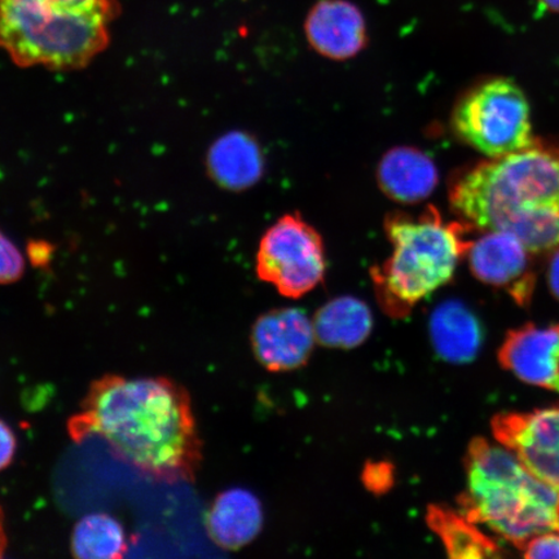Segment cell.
<instances>
[{
	"instance_id": "6da1fadb",
	"label": "cell",
	"mask_w": 559,
	"mask_h": 559,
	"mask_svg": "<svg viewBox=\"0 0 559 559\" xmlns=\"http://www.w3.org/2000/svg\"><path fill=\"white\" fill-rule=\"evenodd\" d=\"M68 432L75 443L104 439L118 460L158 484L193 480L202 461L191 396L167 377H100Z\"/></svg>"
},
{
	"instance_id": "7a4b0ae2",
	"label": "cell",
	"mask_w": 559,
	"mask_h": 559,
	"mask_svg": "<svg viewBox=\"0 0 559 559\" xmlns=\"http://www.w3.org/2000/svg\"><path fill=\"white\" fill-rule=\"evenodd\" d=\"M454 213L479 230H506L530 253L559 248V144L535 142L461 173L450 188Z\"/></svg>"
},
{
	"instance_id": "3957f363",
	"label": "cell",
	"mask_w": 559,
	"mask_h": 559,
	"mask_svg": "<svg viewBox=\"0 0 559 559\" xmlns=\"http://www.w3.org/2000/svg\"><path fill=\"white\" fill-rule=\"evenodd\" d=\"M466 488L460 512L522 549L533 537L559 530V491L512 451L475 438L465 457Z\"/></svg>"
},
{
	"instance_id": "277c9868",
	"label": "cell",
	"mask_w": 559,
	"mask_h": 559,
	"mask_svg": "<svg viewBox=\"0 0 559 559\" xmlns=\"http://www.w3.org/2000/svg\"><path fill=\"white\" fill-rule=\"evenodd\" d=\"M466 227L445 222L437 207L412 215L393 213L384 219L391 255L370 271L376 296L391 318H404L442 288L456 271L473 241Z\"/></svg>"
},
{
	"instance_id": "5b68a950",
	"label": "cell",
	"mask_w": 559,
	"mask_h": 559,
	"mask_svg": "<svg viewBox=\"0 0 559 559\" xmlns=\"http://www.w3.org/2000/svg\"><path fill=\"white\" fill-rule=\"evenodd\" d=\"M118 4L81 9L55 0H0V48L21 68H85L109 45Z\"/></svg>"
},
{
	"instance_id": "8992f818",
	"label": "cell",
	"mask_w": 559,
	"mask_h": 559,
	"mask_svg": "<svg viewBox=\"0 0 559 559\" xmlns=\"http://www.w3.org/2000/svg\"><path fill=\"white\" fill-rule=\"evenodd\" d=\"M451 123L461 142L488 158L512 155L536 139L527 97L506 76L486 80L467 91L454 107Z\"/></svg>"
},
{
	"instance_id": "52a82bcc",
	"label": "cell",
	"mask_w": 559,
	"mask_h": 559,
	"mask_svg": "<svg viewBox=\"0 0 559 559\" xmlns=\"http://www.w3.org/2000/svg\"><path fill=\"white\" fill-rule=\"evenodd\" d=\"M255 270L280 295L304 297L325 276L323 237L299 214L283 215L262 236Z\"/></svg>"
},
{
	"instance_id": "ba28073f",
	"label": "cell",
	"mask_w": 559,
	"mask_h": 559,
	"mask_svg": "<svg viewBox=\"0 0 559 559\" xmlns=\"http://www.w3.org/2000/svg\"><path fill=\"white\" fill-rule=\"evenodd\" d=\"M491 428L498 443L559 491V408L496 415Z\"/></svg>"
},
{
	"instance_id": "9c48e42d",
	"label": "cell",
	"mask_w": 559,
	"mask_h": 559,
	"mask_svg": "<svg viewBox=\"0 0 559 559\" xmlns=\"http://www.w3.org/2000/svg\"><path fill=\"white\" fill-rule=\"evenodd\" d=\"M473 275L479 282L506 290L515 304L527 307L535 290L530 250L506 230H487L467 250Z\"/></svg>"
},
{
	"instance_id": "30bf717a",
	"label": "cell",
	"mask_w": 559,
	"mask_h": 559,
	"mask_svg": "<svg viewBox=\"0 0 559 559\" xmlns=\"http://www.w3.org/2000/svg\"><path fill=\"white\" fill-rule=\"evenodd\" d=\"M314 341L313 323L299 309L264 313L251 332L257 359L271 372H288L306 365Z\"/></svg>"
},
{
	"instance_id": "8fae6325",
	"label": "cell",
	"mask_w": 559,
	"mask_h": 559,
	"mask_svg": "<svg viewBox=\"0 0 559 559\" xmlns=\"http://www.w3.org/2000/svg\"><path fill=\"white\" fill-rule=\"evenodd\" d=\"M304 27L312 50L333 61L355 58L369 41L366 17L348 0H319L307 13Z\"/></svg>"
},
{
	"instance_id": "7c38bea8",
	"label": "cell",
	"mask_w": 559,
	"mask_h": 559,
	"mask_svg": "<svg viewBox=\"0 0 559 559\" xmlns=\"http://www.w3.org/2000/svg\"><path fill=\"white\" fill-rule=\"evenodd\" d=\"M499 361L522 382L559 394V325L526 324L508 332Z\"/></svg>"
},
{
	"instance_id": "4fadbf2b",
	"label": "cell",
	"mask_w": 559,
	"mask_h": 559,
	"mask_svg": "<svg viewBox=\"0 0 559 559\" xmlns=\"http://www.w3.org/2000/svg\"><path fill=\"white\" fill-rule=\"evenodd\" d=\"M377 181L389 199L411 205L436 191L439 173L435 159L425 152L414 146H396L381 158Z\"/></svg>"
},
{
	"instance_id": "5bb4252c",
	"label": "cell",
	"mask_w": 559,
	"mask_h": 559,
	"mask_svg": "<svg viewBox=\"0 0 559 559\" xmlns=\"http://www.w3.org/2000/svg\"><path fill=\"white\" fill-rule=\"evenodd\" d=\"M263 524V509L254 493L230 488L213 502L206 515V530L219 548L237 550L253 542Z\"/></svg>"
},
{
	"instance_id": "9a60e30c",
	"label": "cell",
	"mask_w": 559,
	"mask_h": 559,
	"mask_svg": "<svg viewBox=\"0 0 559 559\" xmlns=\"http://www.w3.org/2000/svg\"><path fill=\"white\" fill-rule=\"evenodd\" d=\"M207 171L229 191H245L263 177L264 157L253 136L241 131L221 136L207 153Z\"/></svg>"
},
{
	"instance_id": "2e32d148",
	"label": "cell",
	"mask_w": 559,
	"mask_h": 559,
	"mask_svg": "<svg viewBox=\"0 0 559 559\" xmlns=\"http://www.w3.org/2000/svg\"><path fill=\"white\" fill-rule=\"evenodd\" d=\"M429 326L432 346L443 360L463 365L477 358L484 333L477 317L460 300L439 305Z\"/></svg>"
},
{
	"instance_id": "e0dca14e",
	"label": "cell",
	"mask_w": 559,
	"mask_h": 559,
	"mask_svg": "<svg viewBox=\"0 0 559 559\" xmlns=\"http://www.w3.org/2000/svg\"><path fill=\"white\" fill-rule=\"evenodd\" d=\"M312 323L320 344L334 348H353L369 337L373 317L366 302L346 296L335 298L321 307Z\"/></svg>"
},
{
	"instance_id": "ac0fdd59",
	"label": "cell",
	"mask_w": 559,
	"mask_h": 559,
	"mask_svg": "<svg viewBox=\"0 0 559 559\" xmlns=\"http://www.w3.org/2000/svg\"><path fill=\"white\" fill-rule=\"evenodd\" d=\"M426 522L442 540L447 554L452 558L477 559L501 556L498 543L489 539L463 513L450 508L432 506L426 513Z\"/></svg>"
},
{
	"instance_id": "d6986e66",
	"label": "cell",
	"mask_w": 559,
	"mask_h": 559,
	"mask_svg": "<svg viewBox=\"0 0 559 559\" xmlns=\"http://www.w3.org/2000/svg\"><path fill=\"white\" fill-rule=\"evenodd\" d=\"M128 550L122 524L107 513H93L75 523L72 555L83 559H117Z\"/></svg>"
},
{
	"instance_id": "ffe728a7",
	"label": "cell",
	"mask_w": 559,
	"mask_h": 559,
	"mask_svg": "<svg viewBox=\"0 0 559 559\" xmlns=\"http://www.w3.org/2000/svg\"><path fill=\"white\" fill-rule=\"evenodd\" d=\"M25 271L24 255L0 230V285L19 282Z\"/></svg>"
},
{
	"instance_id": "44dd1931",
	"label": "cell",
	"mask_w": 559,
	"mask_h": 559,
	"mask_svg": "<svg viewBox=\"0 0 559 559\" xmlns=\"http://www.w3.org/2000/svg\"><path fill=\"white\" fill-rule=\"evenodd\" d=\"M521 550L526 558H559V530L533 537Z\"/></svg>"
},
{
	"instance_id": "7402d4cb",
	"label": "cell",
	"mask_w": 559,
	"mask_h": 559,
	"mask_svg": "<svg viewBox=\"0 0 559 559\" xmlns=\"http://www.w3.org/2000/svg\"><path fill=\"white\" fill-rule=\"evenodd\" d=\"M362 481L370 491L384 493L394 485V466L388 463H372L366 466Z\"/></svg>"
},
{
	"instance_id": "603a6c76",
	"label": "cell",
	"mask_w": 559,
	"mask_h": 559,
	"mask_svg": "<svg viewBox=\"0 0 559 559\" xmlns=\"http://www.w3.org/2000/svg\"><path fill=\"white\" fill-rule=\"evenodd\" d=\"M17 440L15 432L0 419V472H3L15 459Z\"/></svg>"
},
{
	"instance_id": "cb8c5ba5",
	"label": "cell",
	"mask_w": 559,
	"mask_h": 559,
	"mask_svg": "<svg viewBox=\"0 0 559 559\" xmlns=\"http://www.w3.org/2000/svg\"><path fill=\"white\" fill-rule=\"evenodd\" d=\"M548 283L551 293L559 300V248L554 250L548 265Z\"/></svg>"
},
{
	"instance_id": "d4e9b609",
	"label": "cell",
	"mask_w": 559,
	"mask_h": 559,
	"mask_svg": "<svg viewBox=\"0 0 559 559\" xmlns=\"http://www.w3.org/2000/svg\"><path fill=\"white\" fill-rule=\"evenodd\" d=\"M55 2L72 7H81V9H99V7L117 4L116 0H55Z\"/></svg>"
},
{
	"instance_id": "484cf974",
	"label": "cell",
	"mask_w": 559,
	"mask_h": 559,
	"mask_svg": "<svg viewBox=\"0 0 559 559\" xmlns=\"http://www.w3.org/2000/svg\"><path fill=\"white\" fill-rule=\"evenodd\" d=\"M31 257L34 263L39 262V264H45V261L48 260V257H50L51 248L47 247L45 242H33L31 245Z\"/></svg>"
},
{
	"instance_id": "4316f807",
	"label": "cell",
	"mask_w": 559,
	"mask_h": 559,
	"mask_svg": "<svg viewBox=\"0 0 559 559\" xmlns=\"http://www.w3.org/2000/svg\"><path fill=\"white\" fill-rule=\"evenodd\" d=\"M7 549V535L4 530V515L3 510L0 508V558L4 556Z\"/></svg>"
},
{
	"instance_id": "83f0119b",
	"label": "cell",
	"mask_w": 559,
	"mask_h": 559,
	"mask_svg": "<svg viewBox=\"0 0 559 559\" xmlns=\"http://www.w3.org/2000/svg\"><path fill=\"white\" fill-rule=\"evenodd\" d=\"M539 2L549 11L559 12V0H539Z\"/></svg>"
}]
</instances>
